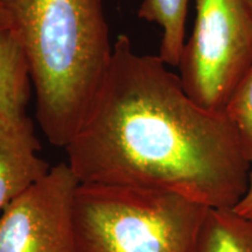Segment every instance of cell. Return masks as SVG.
<instances>
[{
	"label": "cell",
	"mask_w": 252,
	"mask_h": 252,
	"mask_svg": "<svg viewBox=\"0 0 252 252\" xmlns=\"http://www.w3.org/2000/svg\"><path fill=\"white\" fill-rule=\"evenodd\" d=\"M64 150L81 184L158 189L208 208H234L251 171L225 112L195 103L159 55L137 54L124 34Z\"/></svg>",
	"instance_id": "6da1fadb"
},
{
	"label": "cell",
	"mask_w": 252,
	"mask_h": 252,
	"mask_svg": "<svg viewBox=\"0 0 252 252\" xmlns=\"http://www.w3.org/2000/svg\"><path fill=\"white\" fill-rule=\"evenodd\" d=\"M26 52L36 118L65 147L86 119L112 60L103 0H1Z\"/></svg>",
	"instance_id": "7a4b0ae2"
},
{
	"label": "cell",
	"mask_w": 252,
	"mask_h": 252,
	"mask_svg": "<svg viewBox=\"0 0 252 252\" xmlns=\"http://www.w3.org/2000/svg\"><path fill=\"white\" fill-rule=\"evenodd\" d=\"M207 210L169 191L80 184L75 252H195Z\"/></svg>",
	"instance_id": "3957f363"
},
{
	"label": "cell",
	"mask_w": 252,
	"mask_h": 252,
	"mask_svg": "<svg viewBox=\"0 0 252 252\" xmlns=\"http://www.w3.org/2000/svg\"><path fill=\"white\" fill-rule=\"evenodd\" d=\"M186 94L204 109L224 111L252 67V12L247 0H196V17L180 62Z\"/></svg>",
	"instance_id": "277c9868"
},
{
	"label": "cell",
	"mask_w": 252,
	"mask_h": 252,
	"mask_svg": "<svg viewBox=\"0 0 252 252\" xmlns=\"http://www.w3.org/2000/svg\"><path fill=\"white\" fill-rule=\"evenodd\" d=\"M80 184L68 162L50 167L0 213V252H75Z\"/></svg>",
	"instance_id": "5b68a950"
},
{
	"label": "cell",
	"mask_w": 252,
	"mask_h": 252,
	"mask_svg": "<svg viewBox=\"0 0 252 252\" xmlns=\"http://www.w3.org/2000/svg\"><path fill=\"white\" fill-rule=\"evenodd\" d=\"M28 116L0 118V213L49 172Z\"/></svg>",
	"instance_id": "8992f818"
},
{
	"label": "cell",
	"mask_w": 252,
	"mask_h": 252,
	"mask_svg": "<svg viewBox=\"0 0 252 252\" xmlns=\"http://www.w3.org/2000/svg\"><path fill=\"white\" fill-rule=\"evenodd\" d=\"M32 86L30 63L17 31L0 27V118L26 116Z\"/></svg>",
	"instance_id": "52a82bcc"
},
{
	"label": "cell",
	"mask_w": 252,
	"mask_h": 252,
	"mask_svg": "<svg viewBox=\"0 0 252 252\" xmlns=\"http://www.w3.org/2000/svg\"><path fill=\"white\" fill-rule=\"evenodd\" d=\"M195 252H252V219L234 208H208Z\"/></svg>",
	"instance_id": "ba28073f"
},
{
	"label": "cell",
	"mask_w": 252,
	"mask_h": 252,
	"mask_svg": "<svg viewBox=\"0 0 252 252\" xmlns=\"http://www.w3.org/2000/svg\"><path fill=\"white\" fill-rule=\"evenodd\" d=\"M189 0H143L138 17L161 27L159 56L167 65L178 67L185 46Z\"/></svg>",
	"instance_id": "9c48e42d"
},
{
	"label": "cell",
	"mask_w": 252,
	"mask_h": 252,
	"mask_svg": "<svg viewBox=\"0 0 252 252\" xmlns=\"http://www.w3.org/2000/svg\"><path fill=\"white\" fill-rule=\"evenodd\" d=\"M224 112L252 166V67L232 93Z\"/></svg>",
	"instance_id": "30bf717a"
},
{
	"label": "cell",
	"mask_w": 252,
	"mask_h": 252,
	"mask_svg": "<svg viewBox=\"0 0 252 252\" xmlns=\"http://www.w3.org/2000/svg\"><path fill=\"white\" fill-rule=\"evenodd\" d=\"M234 209L239 214H242V215L251 217L252 219V169L250 171V174H249L247 190H245L243 197L234 207Z\"/></svg>",
	"instance_id": "8fae6325"
},
{
	"label": "cell",
	"mask_w": 252,
	"mask_h": 252,
	"mask_svg": "<svg viewBox=\"0 0 252 252\" xmlns=\"http://www.w3.org/2000/svg\"><path fill=\"white\" fill-rule=\"evenodd\" d=\"M7 26H12V19L9 17V13L6 9L4 2L0 0V27Z\"/></svg>",
	"instance_id": "7c38bea8"
},
{
	"label": "cell",
	"mask_w": 252,
	"mask_h": 252,
	"mask_svg": "<svg viewBox=\"0 0 252 252\" xmlns=\"http://www.w3.org/2000/svg\"><path fill=\"white\" fill-rule=\"evenodd\" d=\"M247 2H248L249 7H250V9H251V12H252V0H247Z\"/></svg>",
	"instance_id": "4fadbf2b"
}]
</instances>
